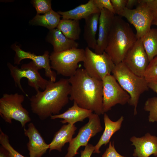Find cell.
Here are the masks:
<instances>
[{
	"mask_svg": "<svg viewBox=\"0 0 157 157\" xmlns=\"http://www.w3.org/2000/svg\"><path fill=\"white\" fill-rule=\"evenodd\" d=\"M138 39L129 24L115 15L105 51L116 65L122 62Z\"/></svg>",
	"mask_w": 157,
	"mask_h": 157,
	"instance_id": "cell-3",
	"label": "cell"
},
{
	"mask_svg": "<svg viewBox=\"0 0 157 157\" xmlns=\"http://www.w3.org/2000/svg\"><path fill=\"white\" fill-rule=\"evenodd\" d=\"M127 0H110L115 14L119 13L126 8Z\"/></svg>",
	"mask_w": 157,
	"mask_h": 157,
	"instance_id": "cell-32",
	"label": "cell"
},
{
	"mask_svg": "<svg viewBox=\"0 0 157 157\" xmlns=\"http://www.w3.org/2000/svg\"><path fill=\"white\" fill-rule=\"evenodd\" d=\"M60 17L58 12L52 9L42 15L37 14L29 23L32 25L43 26L50 30L57 28Z\"/></svg>",
	"mask_w": 157,
	"mask_h": 157,
	"instance_id": "cell-23",
	"label": "cell"
},
{
	"mask_svg": "<svg viewBox=\"0 0 157 157\" xmlns=\"http://www.w3.org/2000/svg\"><path fill=\"white\" fill-rule=\"evenodd\" d=\"M24 99V95L18 93L3 94L0 99V115L6 122L11 124L14 119L24 128L26 124L31 121L28 112L22 105Z\"/></svg>",
	"mask_w": 157,
	"mask_h": 157,
	"instance_id": "cell-5",
	"label": "cell"
},
{
	"mask_svg": "<svg viewBox=\"0 0 157 157\" xmlns=\"http://www.w3.org/2000/svg\"><path fill=\"white\" fill-rule=\"evenodd\" d=\"M94 150V147L90 144L85 147L83 150H81L80 157H90Z\"/></svg>",
	"mask_w": 157,
	"mask_h": 157,
	"instance_id": "cell-34",
	"label": "cell"
},
{
	"mask_svg": "<svg viewBox=\"0 0 157 157\" xmlns=\"http://www.w3.org/2000/svg\"><path fill=\"white\" fill-rule=\"evenodd\" d=\"M152 25L157 26V19H154L153 21Z\"/></svg>",
	"mask_w": 157,
	"mask_h": 157,
	"instance_id": "cell-38",
	"label": "cell"
},
{
	"mask_svg": "<svg viewBox=\"0 0 157 157\" xmlns=\"http://www.w3.org/2000/svg\"><path fill=\"white\" fill-rule=\"evenodd\" d=\"M47 40L53 45V51L55 52L78 48L79 45L78 42L67 38L57 28L49 30Z\"/></svg>",
	"mask_w": 157,
	"mask_h": 157,
	"instance_id": "cell-18",
	"label": "cell"
},
{
	"mask_svg": "<svg viewBox=\"0 0 157 157\" xmlns=\"http://www.w3.org/2000/svg\"><path fill=\"white\" fill-rule=\"evenodd\" d=\"M11 48L15 52L14 58V63L17 65L20 63L21 61L24 59H29L32 60L39 69L43 68L45 70V74L49 80L55 82L56 74L51 70L50 64V55L49 52L46 51L42 55H36L34 53L25 51L22 49L19 46L15 44L11 46Z\"/></svg>",
	"mask_w": 157,
	"mask_h": 157,
	"instance_id": "cell-13",
	"label": "cell"
},
{
	"mask_svg": "<svg viewBox=\"0 0 157 157\" xmlns=\"http://www.w3.org/2000/svg\"><path fill=\"white\" fill-rule=\"evenodd\" d=\"M92 112V110L80 107L74 102L73 106L65 112L61 114L52 115L50 117L52 119H62L63 120L60 121L62 123H68L73 125L77 122H83L86 118H88Z\"/></svg>",
	"mask_w": 157,
	"mask_h": 157,
	"instance_id": "cell-17",
	"label": "cell"
},
{
	"mask_svg": "<svg viewBox=\"0 0 157 157\" xmlns=\"http://www.w3.org/2000/svg\"><path fill=\"white\" fill-rule=\"evenodd\" d=\"M89 121L79 130L76 136L69 142L67 152L65 157H74L79 154L81 147H86L91 138L102 131L99 115L92 113L89 117Z\"/></svg>",
	"mask_w": 157,
	"mask_h": 157,
	"instance_id": "cell-11",
	"label": "cell"
},
{
	"mask_svg": "<svg viewBox=\"0 0 157 157\" xmlns=\"http://www.w3.org/2000/svg\"><path fill=\"white\" fill-rule=\"evenodd\" d=\"M68 80L71 85V100L99 115L104 113L102 107V81L91 77L84 69L79 68Z\"/></svg>",
	"mask_w": 157,
	"mask_h": 157,
	"instance_id": "cell-2",
	"label": "cell"
},
{
	"mask_svg": "<svg viewBox=\"0 0 157 157\" xmlns=\"http://www.w3.org/2000/svg\"><path fill=\"white\" fill-rule=\"evenodd\" d=\"M70 90L68 78L56 82L49 80L43 91H38L30 98L31 110L42 120L59 114L69 102Z\"/></svg>",
	"mask_w": 157,
	"mask_h": 157,
	"instance_id": "cell-1",
	"label": "cell"
},
{
	"mask_svg": "<svg viewBox=\"0 0 157 157\" xmlns=\"http://www.w3.org/2000/svg\"><path fill=\"white\" fill-rule=\"evenodd\" d=\"M103 83V110L104 113L117 104L129 103L130 96L113 75H108L102 80Z\"/></svg>",
	"mask_w": 157,
	"mask_h": 157,
	"instance_id": "cell-10",
	"label": "cell"
},
{
	"mask_svg": "<svg viewBox=\"0 0 157 157\" xmlns=\"http://www.w3.org/2000/svg\"><path fill=\"white\" fill-rule=\"evenodd\" d=\"M102 157H126L119 154L115 149L114 142L112 143L110 142L108 147L107 148L104 153L102 155Z\"/></svg>",
	"mask_w": 157,
	"mask_h": 157,
	"instance_id": "cell-31",
	"label": "cell"
},
{
	"mask_svg": "<svg viewBox=\"0 0 157 157\" xmlns=\"http://www.w3.org/2000/svg\"><path fill=\"white\" fill-rule=\"evenodd\" d=\"M100 13H94L85 19L83 36L88 47L94 50L97 44L96 34L99 23Z\"/></svg>",
	"mask_w": 157,
	"mask_h": 157,
	"instance_id": "cell-22",
	"label": "cell"
},
{
	"mask_svg": "<svg viewBox=\"0 0 157 157\" xmlns=\"http://www.w3.org/2000/svg\"><path fill=\"white\" fill-rule=\"evenodd\" d=\"M25 135L28 138L27 144L30 157H42L49 149V145L46 143L41 135L32 122L24 128Z\"/></svg>",
	"mask_w": 157,
	"mask_h": 157,
	"instance_id": "cell-14",
	"label": "cell"
},
{
	"mask_svg": "<svg viewBox=\"0 0 157 157\" xmlns=\"http://www.w3.org/2000/svg\"><path fill=\"white\" fill-rule=\"evenodd\" d=\"M115 16L114 13L106 9L100 10L98 37L94 50L97 54H102L105 51Z\"/></svg>",
	"mask_w": 157,
	"mask_h": 157,
	"instance_id": "cell-15",
	"label": "cell"
},
{
	"mask_svg": "<svg viewBox=\"0 0 157 157\" xmlns=\"http://www.w3.org/2000/svg\"><path fill=\"white\" fill-rule=\"evenodd\" d=\"M7 65L15 85L18 86L26 96L28 97V95L21 84V80L23 78L28 79V85L34 88L36 92L39 90V88L43 90L45 88L48 80L42 77L38 72L39 68L32 61L22 65L20 68L10 63H8Z\"/></svg>",
	"mask_w": 157,
	"mask_h": 157,
	"instance_id": "cell-9",
	"label": "cell"
},
{
	"mask_svg": "<svg viewBox=\"0 0 157 157\" xmlns=\"http://www.w3.org/2000/svg\"><path fill=\"white\" fill-rule=\"evenodd\" d=\"M145 1L152 13L154 20L157 19V0H145Z\"/></svg>",
	"mask_w": 157,
	"mask_h": 157,
	"instance_id": "cell-33",
	"label": "cell"
},
{
	"mask_svg": "<svg viewBox=\"0 0 157 157\" xmlns=\"http://www.w3.org/2000/svg\"><path fill=\"white\" fill-rule=\"evenodd\" d=\"M124 120V117L122 116L117 121L114 122L110 119L106 113L104 114L105 129L98 143L94 146V153L98 154L100 153V147L103 145H106L109 142L112 135L121 129Z\"/></svg>",
	"mask_w": 157,
	"mask_h": 157,
	"instance_id": "cell-21",
	"label": "cell"
},
{
	"mask_svg": "<svg viewBox=\"0 0 157 157\" xmlns=\"http://www.w3.org/2000/svg\"><path fill=\"white\" fill-rule=\"evenodd\" d=\"M56 28L70 39L75 41L80 38L81 30L79 20L62 19Z\"/></svg>",
	"mask_w": 157,
	"mask_h": 157,
	"instance_id": "cell-24",
	"label": "cell"
},
{
	"mask_svg": "<svg viewBox=\"0 0 157 157\" xmlns=\"http://www.w3.org/2000/svg\"><path fill=\"white\" fill-rule=\"evenodd\" d=\"M135 149L133 155L135 157H149L151 155L157 156V137L147 133L144 136H135L130 138Z\"/></svg>",
	"mask_w": 157,
	"mask_h": 157,
	"instance_id": "cell-16",
	"label": "cell"
},
{
	"mask_svg": "<svg viewBox=\"0 0 157 157\" xmlns=\"http://www.w3.org/2000/svg\"><path fill=\"white\" fill-rule=\"evenodd\" d=\"M0 144L6 151L8 157H27L21 154L13 148L10 143L8 136L2 131L1 128Z\"/></svg>",
	"mask_w": 157,
	"mask_h": 157,
	"instance_id": "cell-28",
	"label": "cell"
},
{
	"mask_svg": "<svg viewBox=\"0 0 157 157\" xmlns=\"http://www.w3.org/2000/svg\"><path fill=\"white\" fill-rule=\"evenodd\" d=\"M85 53V50L78 48L58 52L53 51L49 57L51 68L58 74L69 78L78 69V63L83 62Z\"/></svg>",
	"mask_w": 157,
	"mask_h": 157,
	"instance_id": "cell-6",
	"label": "cell"
},
{
	"mask_svg": "<svg viewBox=\"0 0 157 157\" xmlns=\"http://www.w3.org/2000/svg\"><path fill=\"white\" fill-rule=\"evenodd\" d=\"M144 109L149 112V121L157 123V97L148 99L145 103Z\"/></svg>",
	"mask_w": 157,
	"mask_h": 157,
	"instance_id": "cell-27",
	"label": "cell"
},
{
	"mask_svg": "<svg viewBox=\"0 0 157 157\" xmlns=\"http://www.w3.org/2000/svg\"><path fill=\"white\" fill-rule=\"evenodd\" d=\"M112 73L122 88L130 95L128 104L134 107V114L135 115L140 95L149 88L148 83L143 77L135 74L122 62L115 65Z\"/></svg>",
	"mask_w": 157,
	"mask_h": 157,
	"instance_id": "cell-4",
	"label": "cell"
},
{
	"mask_svg": "<svg viewBox=\"0 0 157 157\" xmlns=\"http://www.w3.org/2000/svg\"><path fill=\"white\" fill-rule=\"evenodd\" d=\"M85 50L84 69L90 76L102 81L106 76L111 74L115 65L105 51L102 54H97L88 47Z\"/></svg>",
	"mask_w": 157,
	"mask_h": 157,
	"instance_id": "cell-7",
	"label": "cell"
},
{
	"mask_svg": "<svg viewBox=\"0 0 157 157\" xmlns=\"http://www.w3.org/2000/svg\"><path fill=\"white\" fill-rule=\"evenodd\" d=\"M140 39L149 62L157 56V28H151Z\"/></svg>",
	"mask_w": 157,
	"mask_h": 157,
	"instance_id": "cell-25",
	"label": "cell"
},
{
	"mask_svg": "<svg viewBox=\"0 0 157 157\" xmlns=\"http://www.w3.org/2000/svg\"><path fill=\"white\" fill-rule=\"evenodd\" d=\"M143 77L148 83H157V56L149 62Z\"/></svg>",
	"mask_w": 157,
	"mask_h": 157,
	"instance_id": "cell-26",
	"label": "cell"
},
{
	"mask_svg": "<svg viewBox=\"0 0 157 157\" xmlns=\"http://www.w3.org/2000/svg\"><path fill=\"white\" fill-rule=\"evenodd\" d=\"M148 87L149 88L151 89L155 92L157 95V83H149Z\"/></svg>",
	"mask_w": 157,
	"mask_h": 157,
	"instance_id": "cell-37",
	"label": "cell"
},
{
	"mask_svg": "<svg viewBox=\"0 0 157 157\" xmlns=\"http://www.w3.org/2000/svg\"><path fill=\"white\" fill-rule=\"evenodd\" d=\"M32 3L35 8L37 14H45L52 10L51 0H33Z\"/></svg>",
	"mask_w": 157,
	"mask_h": 157,
	"instance_id": "cell-29",
	"label": "cell"
},
{
	"mask_svg": "<svg viewBox=\"0 0 157 157\" xmlns=\"http://www.w3.org/2000/svg\"><path fill=\"white\" fill-rule=\"evenodd\" d=\"M0 157H8L6 151L1 145L0 147Z\"/></svg>",
	"mask_w": 157,
	"mask_h": 157,
	"instance_id": "cell-36",
	"label": "cell"
},
{
	"mask_svg": "<svg viewBox=\"0 0 157 157\" xmlns=\"http://www.w3.org/2000/svg\"><path fill=\"white\" fill-rule=\"evenodd\" d=\"M117 15L125 17L134 26L138 39L140 38L151 29L154 20L152 13L145 0H140L135 8L130 9L126 8Z\"/></svg>",
	"mask_w": 157,
	"mask_h": 157,
	"instance_id": "cell-8",
	"label": "cell"
},
{
	"mask_svg": "<svg viewBox=\"0 0 157 157\" xmlns=\"http://www.w3.org/2000/svg\"><path fill=\"white\" fill-rule=\"evenodd\" d=\"M61 15L63 19H72L79 20L85 19L94 13L100 12V10L94 4L93 0H90L85 4H82L72 10L66 11H58Z\"/></svg>",
	"mask_w": 157,
	"mask_h": 157,
	"instance_id": "cell-20",
	"label": "cell"
},
{
	"mask_svg": "<svg viewBox=\"0 0 157 157\" xmlns=\"http://www.w3.org/2000/svg\"><path fill=\"white\" fill-rule=\"evenodd\" d=\"M93 1L95 6L100 10L103 9H106L115 14L110 0H93Z\"/></svg>",
	"mask_w": 157,
	"mask_h": 157,
	"instance_id": "cell-30",
	"label": "cell"
},
{
	"mask_svg": "<svg viewBox=\"0 0 157 157\" xmlns=\"http://www.w3.org/2000/svg\"><path fill=\"white\" fill-rule=\"evenodd\" d=\"M140 0H127L126 8L128 9H131L133 6L138 5Z\"/></svg>",
	"mask_w": 157,
	"mask_h": 157,
	"instance_id": "cell-35",
	"label": "cell"
},
{
	"mask_svg": "<svg viewBox=\"0 0 157 157\" xmlns=\"http://www.w3.org/2000/svg\"><path fill=\"white\" fill-rule=\"evenodd\" d=\"M156 157H157V156H156Z\"/></svg>",
	"mask_w": 157,
	"mask_h": 157,
	"instance_id": "cell-39",
	"label": "cell"
},
{
	"mask_svg": "<svg viewBox=\"0 0 157 157\" xmlns=\"http://www.w3.org/2000/svg\"><path fill=\"white\" fill-rule=\"evenodd\" d=\"M122 62L135 74L143 77L149 62L140 38L129 50Z\"/></svg>",
	"mask_w": 157,
	"mask_h": 157,
	"instance_id": "cell-12",
	"label": "cell"
},
{
	"mask_svg": "<svg viewBox=\"0 0 157 157\" xmlns=\"http://www.w3.org/2000/svg\"><path fill=\"white\" fill-rule=\"evenodd\" d=\"M77 129V127L74 124H68L63 125L55 133L49 144V152L54 150L61 151L65 144L71 141Z\"/></svg>",
	"mask_w": 157,
	"mask_h": 157,
	"instance_id": "cell-19",
	"label": "cell"
}]
</instances>
